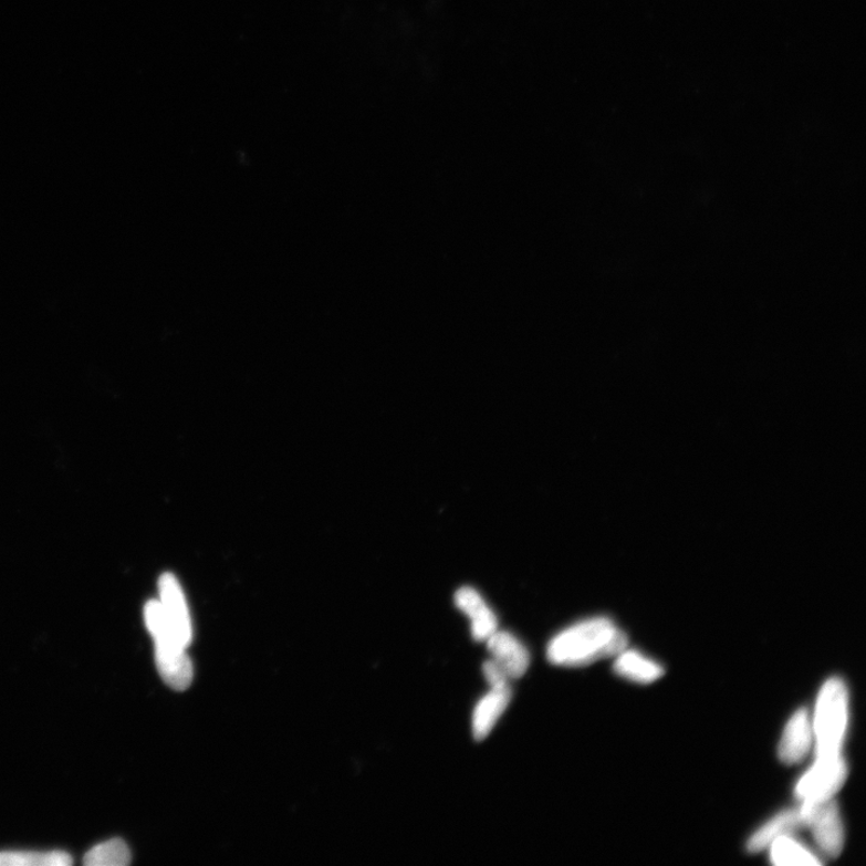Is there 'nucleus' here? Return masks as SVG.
Listing matches in <instances>:
<instances>
[{
  "mask_svg": "<svg viewBox=\"0 0 866 866\" xmlns=\"http://www.w3.org/2000/svg\"><path fill=\"white\" fill-rule=\"evenodd\" d=\"M804 828L813 833L824 857L837 858L845 846V827L835 799L803 801L800 806Z\"/></svg>",
  "mask_w": 866,
  "mask_h": 866,
  "instance_id": "3",
  "label": "nucleus"
},
{
  "mask_svg": "<svg viewBox=\"0 0 866 866\" xmlns=\"http://www.w3.org/2000/svg\"><path fill=\"white\" fill-rule=\"evenodd\" d=\"M492 661L497 664L505 677L517 680L524 677L530 667V654L513 635L508 632H494L487 640Z\"/></svg>",
  "mask_w": 866,
  "mask_h": 866,
  "instance_id": "8",
  "label": "nucleus"
},
{
  "mask_svg": "<svg viewBox=\"0 0 866 866\" xmlns=\"http://www.w3.org/2000/svg\"><path fill=\"white\" fill-rule=\"evenodd\" d=\"M511 699V686L505 684L491 687V691L480 700L473 713V737L477 741H483L490 734Z\"/></svg>",
  "mask_w": 866,
  "mask_h": 866,
  "instance_id": "10",
  "label": "nucleus"
},
{
  "mask_svg": "<svg viewBox=\"0 0 866 866\" xmlns=\"http://www.w3.org/2000/svg\"><path fill=\"white\" fill-rule=\"evenodd\" d=\"M614 670L618 677L643 685L655 682L665 676L661 665L635 650H625L617 655Z\"/></svg>",
  "mask_w": 866,
  "mask_h": 866,
  "instance_id": "12",
  "label": "nucleus"
},
{
  "mask_svg": "<svg viewBox=\"0 0 866 866\" xmlns=\"http://www.w3.org/2000/svg\"><path fill=\"white\" fill-rule=\"evenodd\" d=\"M159 602L165 616L177 637L186 648L192 640V627L181 585L173 574L165 573L159 580Z\"/></svg>",
  "mask_w": 866,
  "mask_h": 866,
  "instance_id": "5",
  "label": "nucleus"
},
{
  "mask_svg": "<svg viewBox=\"0 0 866 866\" xmlns=\"http://www.w3.org/2000/svg\"><path fill=\"white\" fill-rule=\"evenodd\" d=\"M848 776L844 755L834 759H816L813 766L796 783L794 793L803 801H826L835 799Z\"/></svg>",
  "mask_w": 866,
  "mask_h": 866,
  "instance_id": "4",
  "label": "nucleus"
},
{
  "mask_svg": "<svg viewBox=\"0 0 866 866\" xmlns=\"http://www.w3.org/2000/svg\"><path fill=\"white\" fill-rule=\"evenodd\" d=\"M156 665L165 684L185 691L192 680V664L185 646L171 641H155Z\"/></svg>",
  "mask_w": 866,
  "mask_h": 866,
  "instance_id": "7",
  "label": "nucleus"
},
{
  "mask_svg": "<svg viewBox=\"0 0 866 866\" xmlns=\"http://www.w3.org/2000/svg\"><path fill=\"white\" fill-rule=\"evenodd\" d=\"M628 639L608 617H594L557 635L547 646V659L555 666L584 667L616 657Z\"/></svg>",
  "mask_w": 866,
  "mask_h": 866,
  "instance_id": "1",
  "label": "nucleus"
},
{
  "mask_svg": "<svg viewBox=\"0 0 866 866\" xmlns=\"http://www.w3.org/2000/svg\"><path fill=\"white\" fill-rule=\"evenodd\" d=\"M803 828L804 824L800 807L783 810L752 834L747 848L750 854H759V852L768 849L776 838L793 835Z\"/></svg>",
  "mask_w": 866,
  "mask_h": 866,
  "instance_id": "11",
  "label": "nucleus"
},
{
  "mask_svg": "<svg viewBox=\"0 0 866 866\" xmlns=\"http://www.w3.org/2000/svg\"><path fill=\"white\" fill-rule=\"evenodd\" d=\"M814 742L813 719L807 709L793 713L780 740L779 759L794 765L803 762Z\"/></svg>",
  "mask_w": 866,
  "mask_h": 866,
  "instance_id": "6",
  "label": "nucleus"
},
{
  "mask_svg": "<svg viewBox=\"0 0 866 866\" xmlns=\"http://www.w3.org/2000/svg\"><path fill=\"white\" fill-rule=\"evenodd\" d=\"M457 607L470 617L472 636L477 641H487L498 632V617L473 587H461L456 594Z\"/></svg>",
  "mask_w": 866,
  "mask_h": 866,
  "instance_id": "9",
  "label": "nucleus"
},
{
  "mask_svg": "<svg viewBox=\"0 0 866 866\" xmlns=\"http://www.w3.org/2000/svg\"><path fill=\"white\" fill-rule=\"evenodd\" d=\"M770 859L774 865H821V859L813 851L796 842L792 835L781 836L770 845Z\"/></svg>",
  "mask_w": 866,
  "mask_h": 866,
  "instance_id": "14",
  "label": "nucleus"
},
{
  "mask_svg": "<svg viewBox=\"0 0 866 866\" xmlns=\"http://www.w3.org/2000/svg\"><path fill=\"white\" fill-rule=\"evenodd\" d=\"M132 860V852L122 838L115 837L91 848L84 864L87 866H126Z\"/></svg>",
  "mask_w": 866,
  "mask_h": 866,
  "instance_id": "15",
  "label": "nucleus"
},
{
  "mask_svg": "<svg viewBox=\"0 0 866 866\" xmlns=\"http://www.w3.org/2000/svg\"><path fill=\"white\" fill-rule=\"evenodd\" d=\"M73 857L65 851H0V866H71Z\"/></svg>",
  "mask_w": 866,
  "mask_h": 866,
  "instance_id": "13",
  "label": "nucleus"
},
{
  "mask_svg": "<svg viewBox=\"0 0 866 866\" xmlns=\"http://www.w3.org/2000/svg\"><path fill=\"white\" fill-rule=\"evenodd\" d=\"M483 672L487 681L491 687L510 684V679L505 677L502 669L490 659L483 666Z\"/></svg>",
  "mask_w": 866,
  "mask_h": 866,
  "instance_id": "16",
  "label": "nucleus"
},
{
  "mask_svg": "<svg viewBox=\"0 0 866 866\" xmlns=\"http://www.w3.org/2000/svg\"><path fill=\"white\" fill-rule=\"evenodd\" d=\"M848 717L847 686L841 678H831L821 687L813 719L816 759H834L843 754Z\"/></svg>",
  "mask_w": 866,
  "mask_h": 866,
  "instance_id": "2",
  "label": "nucleus"
}]
</instances>
